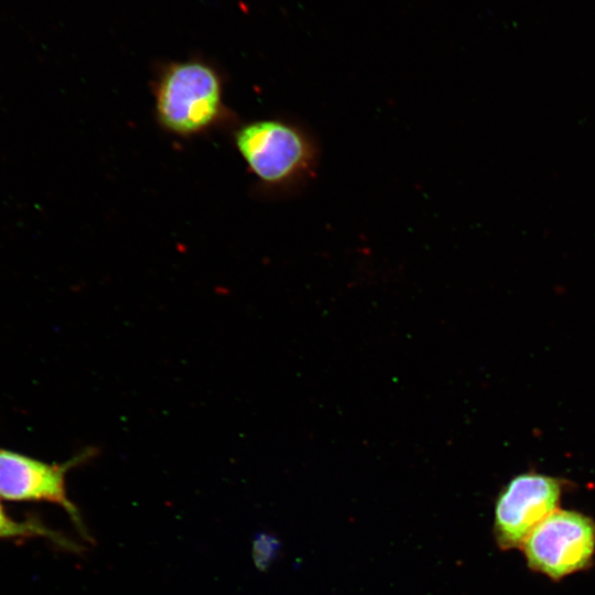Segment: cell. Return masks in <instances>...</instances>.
Here are the masks:
<instances>
[{
    "label": "cell",
    "instance_id": "cell-6",
    "mask_svg": "<svg viewBox=\"0 0 595 595\" xmlns=\"http://www.w3.org/2000/svg\"><path fill=\"white\" fill-rule=\"evenodd\" d=\"M30 538H45L57 547L73 552L80 550L74 541L46 527L37 518L31 517L24 520L12 518L0 501V540Z\"/></svg>",
    "mask_w": 595,
    "mask_h": 595
},
{
    "label": "cell",
    "instance_id": "cell-1",
    "mask_svg": "<svg viewBox=\"0 0 595 595\" xmlns=\"http://www.w3.org/2000/svg\"><path fill=\"white\" fill-rule=\"evenodd\" d=\"M232 144L260 190L286 195L301 190L317 169L320 148L293 119L258 118L235 125Z\"/></svg>",
    "mask_w": 595,
    "mask_h": 595
},
{
    "label": "cell",
    "instance_id": "cell-3",
    "mask_svg": "<svg viewBox=\"0 0 595 595\" xmlns=\"http://www.w3.org/2000/svg\"><path fill=\"white\" fill-rule=\"evenodd\" d=\"M520 550L530 570L560 581L588 569L595 556V520L558 509L526 538Z\"/></svg>",
    "mask_w": 595,
    "mask_h": 595
},
{
    "label": "cell",
    "instance_id": "cell-5",
    "mask_svg": "<svg viewBox=\"0 0 595 595\" xmlns=\"http://www.w3.org/2000/svg\"><path fill=\"white\" fill-rule=\"evenodd\" d=\"M564 484L538 472L512 477L499 491L494 507L493 532L500 550L520 549L530 532L559 509Z\"/></svg>",
    "mask_w": 595,
    "mask_h": 595
},
{
    "label": "cell",
    "instance_id": "cell-2",
    "mask_svg": "<svg viewBox=\"0 0 595 595\" xmlns=\"http://www.w3.org/2000/svg\"><path fill=\"white\" fill-rule=\"evenodd\" d=\"M152 95L158 126L178 139L205 136L234 120L223 77L201 60L164 65L153 82Z\"/></svg>",
    "mask_w": 595,
    "mask_h": 595
},
{
    "label": "cell",
    "instance_id": "cell-4",
    "mask_svg": "<svg viewBox=\"0 0 595 595\" xmlns=\"http://www.w3.org/2000/svg\"><path fill=\"white\" fill-rule=\"evenodd\" d=\"M96 453L94 447H88L63 463H47L0 447V499L57 505L68 513L80 534L88 539L77 507L67 495L66 475Z\"/></svg>",
    "mask_w": 595,
    "mask_h": 595
}]
</instances>
